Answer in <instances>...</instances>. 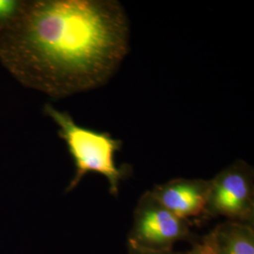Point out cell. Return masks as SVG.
<instances>
[{
    "instance_id": "obj_1",
    "label": "cell",
    "mask_w": 254,
    "mask_h": 254,
    "mask_svg": "<svg viewBox=\"0 0 254 254\" xmlns=\"http://www.w3.org/2000/svg\"><path fill=\"white\" fill-rule=\"evenodd\" d=\"M129 44L127 12L116 0L22 1L0 30V62L26 87L64 98L107 84Z\"/></svg>"
},
{
    "instance_id": "obj_2",
    "label": "cell",
    "mask_w": 254,
    "mask_h": 254,
    "mask_svg": "<svg viewBox=\"0 0 254 254\" xmlns=\"http://www.w3.org/2000/svg\"><path fill=\"white\" fill-rule=\"evenodd\" d=\"M44 111L59 127V136L66 143L74 164V175L65 191L74 190L87 173H95L107 179L109 192L117 196L120 183L130 170L117 167L115 161V154L121 151L123 141L107 132L78 126L69 113L60 111L50 104H46Z\"/></svg>"
},
{
    "instance_id": "obj_3",
    "label": "cell",
    "mask_w": 254,
    "mask_h": 254,
    "mask_svg": "<svg viewBox=\"0 0 254 254\" xmlns=\"http://www.w3.org/2000/svg\"><path fill=\"white\" fill-rule=\"evenodd\" d=\"M189 222L173 215L154 198L151 191L137 200L133 224L128 234V249L145 252L173 251L178 241L190 236Z\"/></svg>"
},
{
    "instance_id": "obj_4",
    "label": "cell",
    "mask_w": 254,
    "mask_h": 254,
    "mask_svg": "<svg viewBox=\"0 0 254 254\" xmlns=\"http://www.w3.org/2000/svg\"><path fill=\"white\" fill-rule=\"evenodd\" d=\"M205 208L206 217L254 224V173L253 167L236 160L212 178Z\"/></svg>"
},
{
    "instance_id": "obj_5",
    "label": "cell",
    "mask_w": 254,
    "mask_h": 254,
    "mask_svg": "<svg viewBox=\"0 0 254 254\" xmlns=\"http://www.w3.org/2000/svg\"><path fill=\"white\" fill-rule=\"evenodd\" d=\"M210 181L178 178L156 185L152 195L173 215L190 222V218L205 215Z\"/></svg>"
},
{
    "instance_id": "obj_6",
    "label": "cell",
    "mask_w": 254,
    "mask_h": 254,
    "mask_svg": "<svg viewBox=\"0 0 254 254\" xmlns=\"http://www.w3.org/2000/svg\"><path fill=\"white\" fill-rule=\"evenodd\" d=\"M212 232L217 254H254V224L226 220Z\"/></svg>"
},
{
    "instance_id": "obj_7",
    "label": "cell",
    "mask_w": 254,
    "mask_h": 254,
    "mask_svg": "<svg viewBox=\"0 0 254 254\" xmlns=\"http://www.w3.org/2000/svg\"><path fill=\"white\" fill-rule=\"evenodd\" d=\"M22 1L0 0V30L8 26L21 8Z\"/></svg>"
},
{
    "instance_id": "obj_8",
    "label": "cell",
    "mask_w": 254,
    "mask_h": 254,
    "mask_svg": "<svg viewBox=\"0 0 254 254\" xmlns=\"http://www.w3.org/2000/svg\"><path fill=\"white\" fill-rule=\"evenodd\" d=\"M186 254H217L213 232L211 231L206 236H203L200 242L193 246L190 251Z\"/></svg>"
},
{
    "instance_id": "obj_9",
    "label": "cell",
    "mask_w": 254,
    "mask_h": 254,
    "mask_svg": "<svg viewBox=\"0 0 254 254\" xmlns=\"http://www.w3.org/2000/svg\"><path fill=\"white\" fill-rule=\"evenodd\" d=\"M128 254H186V253H176L174 251H166V252H145L128 249Z\"/></svg>"
}]
</instances>
